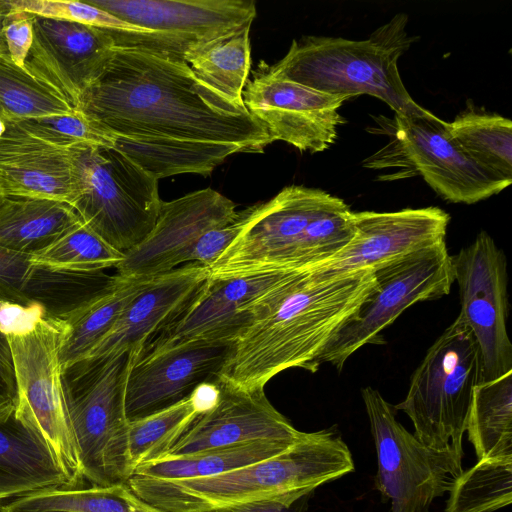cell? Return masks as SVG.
<instances>
[{
  "label": "cell",
  "mask_w": 512,
  "mask_h": 512,
  "mask_svg": "<svg viewBox=\"0 0 512 512\" xmlns=\"http://www.w3.org/2000/svg\"><path fill=\"white\" fill-rule=\"evenodd\" d=\"M250 28L196 43L184 55V62L201 81L238 103H244L242 93L251 67Z\"/></svg>",
  "instance_id": "f546056e"
},
{
  "label": "cell",
  "mask_w": 512,
  "mask_h": 512,
  "mask_svg": "<svg viewBox=\"0 0 512 512\" xmlns=\"http://www.w3.org/2000/svg\"><path fill=\"white\" fill-rule=\"evenodd\" d=\"M465 432L477 461H512V371L475 385Z\"/></svg>",
  "instance_id": "f1b7e54d"
},
{
  "label": "cell",
  "mask_w": 512,
  "mask_h": 512,
  "mask_svg": "<svg viewBox=\"0 0 512 512\" xmlns=\"http://www.w3.org/2000/svg\"><path fill=\"white\" fill-rule=\"evenodd\" d=\"M114 279L102 273L56 272L36 265L32 255L0 247V296L22 305H40L49 317L63 320Z\"/></svg>",
  "instance_id": "cb8c5ba5"
},
{
  "label": "cell",
  "mask_w": 512,
  "mask_h": 512,
  "mask_svg": "<svg viewBox=\"0 0 512 512\" xmlns=\"http://www.w3.org/2000/svg\"><path fill=\"white\" fill-rule=\"evenodd\" d=\"M80 220L66 202L0 195V247L36 255Z\"/></svg>",
  "instance_id": "4316f807"
},
{
  "label": "cell",
  "mask_w": 512,
  "mask_h": 512,
  "mask_svg": "<svg viewBox=\"0 0 512 512\" xmlns=\"http://www.w3.org/2000/svg\"><path fill=\"white\" fill-rule=\"evenodd\" d=\"M89 4L142 27L191 43L208 42L251 26L252 0H89Z\"/></svg>",
  "instance_id": "7402d4cb"
},
{
  "label": "cell",
  "mask_w": 512,
  "mask_h": 512,
  "mask_svg": "<svg viewBox=\"0 0 512 512\" xmlns=\"http://www.w3.org/2000/svg\"><path fill=\"white\" fill-rule=\"evenodd\" d=\"M236 340L196 339L136 356L129 370L125 411L129 422L187 399L201 384L217 382Z\"/></svg>",
  "instance_id": "4fadbf2b"
},
{
  "label": "cell",
  "mask_w": 512,
  "mask_h": 512,
  "mask_svg": "<svg viewBox=\"0 0 512 512\" xmlns=\"http://www.w3.org/2000/svg\"><path fill=\"white\" fill-rule=\"evenodd\" d=\"M403 18L397 15L366 40L304 36L293 40L280 61L264 68L274 77L326 94L377 97L399 116L426 115L429 111L412 99L398 69V59L409 47Z\"/></svg>",
  "instance_id": "277c9868"
},
{
  "label": "cell",
  "mask_w": 512,
  "mask_h": 512,
  "mask_svg": "<svg viewBox=\"0 0 512 512\" xmlns=\"http://www.w3.org/2000/svg\"><path fill=\"white\" fill-rule=\"evenodd\" d=\"M11 10V4L10 0H0V51L4 53L7 52V48L4 41L3 36V22L5 20V17Z\"/></svg>",
  "instance_id": "ee69618b"
},
{
  "label": "cell",
  "mask_w": 512,
  "mask_h": 512,
  "mask_svg": "<svg viewBox=\"0 0 512 512\" xmlns=\"http://www.w3.org/2000/svg\"><path fill=\"white\" fill-rule=\"evenodd\" d=\"M148 279L115 275L108 286L65 316L59 347L62 370L89 356Z\"/></svg>",
  "instance_id": "484cf974"
},
{
  "label": "cell",
  "mask_w": 512,
  "mask_h": 512,
  "mask_svg": "<svg viewBox=\"0 0 512 512\" xmlns=\"http://www.w3.org/2000/svg\"><path fill=\"white\" fill-rule=\"evenodd\" d=\"M5 131H6V123L0 119V138L3 136Z\"/></svg>",
  "instance_id": "f6af8a7d"
},
{
  "label": "cell",
  "mask_w": 512,
  "mask_h": 512,
  "mask_svg": "<svg viewBox=\"0 0 512 512\" xmlns=\"http://www.w3.org/2000/svg\"><path fill=\"white\" fill-rule=\"evenodd\" d=\"M25 67L52 84L75 108L110 61L115 43L106 30L38 17Z\"/></svg>",
  "instance_id": "ffe728a7"
},
{
  "label": "cell",
  "mask_w": 512,
  "mask_h": 512,
  "mask_svg": "<svg viewBox=\"0 0 512 512\" xmlns=\"http://www.w3.org/2000/svg\"><path fill=\"white\" fill-rule=\"evenodd\" d=\"M396 149L442 198L473 204L509 185L496 180L471 160L448 131V122L432 112L415 117L396 115Z\"/></svg>",
  "instance_id": "2e32d148"
},
{
  "label": "cell",
  "mask_w": 512,
  "mask_h": 512,
  "mask_svg": "<svg viewBox=\"0 0 512 512\" xmlns=\"http://www.w3.org/2000/svg\"><path fill=\"white\" fill-rule=\"evenodd\" d=\"M237 216L236 205L212 188L162 201L154 228L138 246L124 253L116 266L117 275L151 278L194 263L202 236Z\"/></svg>",
  "instance_id": "5bb4252c"
},
{
  "label": "cell",
  "mask_w": 512,
  "mask_h": 512,
  "mask_svg": "<svg viewBox=\"0 0 512 512\" xmlns=\"http://www.w3.org/2000/svg\"><path fill=\"white\" fill-rule=\"evenodd\" d=\"M263 67L244 87L247 110L266 126L273 141L312 153L328 149L344 122L338 109L347 99L274 77Z\"/></svg>",
  "instance_id": "9a60e30c"
},
{
  "label": "cell",
  "mask_w": 512,
  "mask_h": 512,
  "mask_svg": "<svg viewBox=\"0 0 512 512\" xmlns=\"http://www.w3.org/2000/svg\"><path fill=\"white\" fill-rule=\"evenodd\" d=\"M11 7L32 15L88 25L106 31L145 33L144 29L81 1L10 0Z\"/></svg>",
  "instance_id": "74e56055"
},
{
  "label": "cell",
  "mask_w": 512,
  "mask_h": 512,
  "mask_svg": "<svg viewBox=\"0 0 512 512\" xmlns=\"http://www.w3.org/2000/svg\"><path fill=\"white\" fill-rule=\"evenodd\" d=\"M46 315L47 312L40 305L26 306L0 299V330L5 336L32 327Z\"/></svg>",
  "instance_id": "60d3db41"
},
{
  "label": "cell",
  "mask_w": 512,
  "mask_h": 512,
  "mask_svg": "<svg viewBox=\"0 0 512 512\" xmlns=\"http://www.w3.org/2000/svg\"><path fill=\"white\" fill-rule=\"evenodd\" d=\"M352 471L351 451L333 426L305 432L278 455L214 476L184 480L131 476L127 484L139 498L165 512H208L264 500L292 504Z\"/></svg>",
  "instance_id": "3957f363"
},
{
  "label": "cell",
  "mask_w": 512,
  "mask_h": 512,
  "mask_svg": "<svg viewBox=\"0 0 512 512\" xmlns=\"http://www.w3.org/2000/svg\"><path fill=\"white\" fill-rule=\"evenodd\" d=\"M217 382L199 385L185 400L129 422L128 457L131 476L141 465L160 458L201 414L215 406Z\"/></svg>",
  "instance_id": "83f0119b"
},
{
  "label": "cell",
  "mask_w": 512,
  "mask_h": 512,
  "mask_svg": "<svg viewBox=\"0 0 512 512\" xmlns=\"http://www.w3.org/2000/svg\"><path fill=\"white\" fill-rule=\"evenodd\" d=\"M452 139L496 180L512 183V122L498 114L464 111L448 122Z\"/></svg>",
  "instance_id": "d6a6232c"
},
{
  "label": "cell",
  "mask_w": 512,
  "mask_h": 512,
  "mask_svg": "<svg viewBox=\"0 0 512 512\" xmlns=\"http://www.w3.org/2000/svg\"><path fill=\"white\" fill-rule=\"evenodd\" d=\"M34 15L13 9L3 22V36L11 60L20 67H25L32 47Z\"/></svg>",
  "instance_id": "ab89813d"
},
{
  "label": "cell",
  "mask_w": 512,
  "mask_h": 512,
  "mask_svg": "<svg viewBox=\"0 0 512 512\" xmlns=\"http://www.w3.org/2000/svg\"><path fill=\"white\" fill-rule=\"evenodd\" d=\"M377 452L375 487L391 512H428L464 471L462 461L424 445L396 420V410L370 386L361 390Z\"/></svg>",
  "instance_id": "9c48e42d"
},
{
  "label": "cell",
  "mask_w": 512,
  "mask_h": 512,
  "mask_svg": "<svg viewBox=\"0 0 512 512\" xmlns=\"http://www.w3.org/2000/svg\"><path fill=\"white\" fill-rule=\"evenodd\" d=\"M0 53H3V54H8V53H4V52H2V51H0Z\"/></svg>",
  "instance_id": "bcb514c9"
},
{
  "label": "cell",
  "mask_w": 512,
  "mask_h": 512,
  "mask_svg": "<svg viewBox=\"0 0 512 512\" xmlns=\"http://www.w3.org/2000/svg\"><path fill=\"white\" fill-rule=\"evenodd\" d=\"M27 130L56 145L71 148L78 144L114 148V140L100 125L82 112L17 121Z\"/></svg>",
  "instance_id": "f35d334b"
},
{
  "label": "cell",
  "mask_w": 512,
  "mask_h": 512,
  "mask_svg": "<svg viewBox=\"0 0 512 512\" xmlns=\"http://www.w3.org/2000/svg\"><path fill=\"white\" fill-rule=\"evenodd\" d=\"M298 271L227 279L209 277L195 301L141 350L156 351L196 339L237 340L260 300Z\"/></svg>",
  "instance_id": "d6986e66"
},
{
  "label": "cell",
  "mask_w": 512,
  "mask_h": 512,
  "mask_svg": "<svg viewBox=\"0 0 512 512\" xmlns=\"http://www.w3.org/2000/svg\"><path fill=\"white\" fill-rule=\"evenodd\" d=\"M137 355L130 351L83 360L62 370L82 474L92 486L127 483L131 477L125 391Z\"/></svg>",
  "instance_id": "5b68a950"
},
{
  "label": "cell",
  "mask_w": 512,
  "mask_h": 512,
  "mask_svg": "<svg viewBox=\"0 0 512 512\" xmlns=\"http://www.w3.org/2000/svg\"><path fill=\"white\" fill-rule=\"evenodd\" d=\"M75 109L158 180L209 176L227 157L274 142L244 103L201 81L184 61L142 49L116 47Z\"/></svg>",
  "instance_id": "6da1fadb"
},
{
  "label": "cell",
  "mask_w": 512,
  "mask_h": 512,
  "mask_svg": "<svg viewBox=\"0 0 512 512\" xmlns=\"http://www.w3.org/2000/svg\"><path fill=\"white\" fill-rule=\"evenodd\" d=\"M217 383L215 406L198 416L157 460L257 441L295 443L304 435L270 403L264 389L240 388L221 379Z\"/></svg>",
  "instance_id": "ac0fdd59"
},
{
  "label": "cell",
  "mask_w": 512,
  "mask_h": 512,
  "mask_svg": "<svg viewBox=\"0 0 512 512\" xmlns=\"http://www.w3.org/2000/svg\"><path fill=\"white\" fill-rule=\"evenodd\" d=\"M75 108L47 80L0 53V119L14 122L70 115Z\"/></svg>",
  "instance_id": "836d02e7"
},
{
  "label": "cell",
  "mask_w": 512,
  "mask_h": 512,
  "mask_svg": "<svg viewBox=\"0 0 512 512\" xmlns=\"http://www.w3.org/2000/svg\"><path fill=\"white\" fill-rule=\"evenodd\" d=\"M375 287L371 270L297 272L260 300L219 379L240 388L264 389L287 369L316 372L325 347Z\"/></svg>",
  "instance_id": "7a4b0ae2"
},
{
  "label": "cell",
  "mask_w": 512,
  "mask_h": 512,
  "mask_svg": "<svg viewBox=\"0 0 512 512\" xmlns=\"http://www.w3.org/2000/svg\"><path fill=\"white\" fill-rule=\"evenodd\" d=\"M459 287V316L473 333L479 350L480 380L488 382L512 371V343L507 331L508 274L504 252L485 231L452 256Z\"/></svg>",
  "instance_id": "8fae6325"
},
{
  "label": "cell",
  "mask_w": 512,
  "mask_h": 512,
  "mask_svg": "<svg viewBox=\"0 0 512 512\" xmlns=\"http://www.w3.org/2000/svg\"><path fill=\"white\" fill-rule=\"evenodd\" d=\"M209 279V270L188 263L148 279L127 303L109 333L85 360L125 352L138 354L175 321L198 297Z\"/></svg>",
  "instance_id": "44dd1931"
},
{
  "label": "cell",
  "mask_w": 512,
  "mask_h": 512,
  "mask_svg": "<svg viewBox=\"0 0 512 512\" xmlns=\"http://www.w3.org/2000/svg\"><path fill=\"white\" fill-rule=\"evenodd\" d=\"M62 487L71 485L45 440L15 405L0 407V502Z\"/></svg>",
  "instance_id": "d4e9b609"
},
{
  "label": "cell",
  "mask_w": 512,
  "mask_h": 512,
  "mask_svg": "<svg viewBox=\"0 0 512 512\" xmlns=\"http://www.w3.org/2000/svg\"><path fill=\"white\" fill-rule=\"evenodd\" d=\"M117 251L81 220L48 248L33 255L32 261L56 272L75 274L102 273L123 260Z\"/></svg>",
  "instance_id": "d590c367"
},
{
  "label": "cell",
  "mask_w": 512,
  "mask_h": 512,
  "mask_svg": "<svg viewBox=\"0 0 512 512\" xmlns=\"http://www.w3.org/2000/svg\"><path fill=\"white\" fill-rule=\"evenodd\" d=\"M71 157L81 221L119 252L138 246L158 217V179L115 148L78 144Z\"/></svg>",
  "instance_id": "52a82bcc"
},
{
  "label": "cell",
  "mask_w": 512,
  "mask_h": 512,
  "mask_svg": "<svg viewBox=\"0 0 512 512\" xmlns=\"http://www.w3.org/2000/svg\"><path fill=\"white\" fill-rule=\"evenodd\" d=\"M297 442V441H296ZM294 443L257 441L161 459L139 466L132 476L184 480L214 476L273 457Z\"/></svg>",
  "instance_id": "1f68e13d"
},
{
  "label": "cell",
  "mask_w": 512,
  "mask_h": 512,
  "mask_svg": "<svg viewBox=\"0 0 512 512\" xmlns=\"http://www.w3.org/2000/svg\"><path fill=\"white\" fill-rule=\"evenodd\" d=\"M353 240L341 252L305 271L325 275L375 271L445 241L450 216L438 207L394 212H352Z\"/></svg>",
  "instance_id": "e0dca14e"
},
{
  "label": "cell",
  "mask_w": 512,
  "mask_h": 512,
  "mask_svg": "<svg viewBox=\"0 0 512 512\" xmlns=\"http://www.w3.org/2000/svg\"><path fill=\"white\" fill-rule=\"evenodd\" d=\"M5 123L0 138V195L52 199L72 206L76 178L71 148L47 141L17 121Z\"/></svg>",
  "instance_id": "603a6c76"
},
{
  "label": "cell",
  "mask_w": 512,
  "mask_h": 512,
  "mask_svg": "<svg viewBox=\"0 0 512 512\" xmlns=\"http://www.w3.org/2000/svg\"><path fill=\"white\" fill-rule=\"evenodd\" d=\"M445 512H494L512 502V461H477L450 489Z\"/></svg>",
  "instance_id": "8d00e7d4"
},
{
  "label": "cell",
  "mask_w": 512,
  "mask_h": 512,
  "mask_svg": "<svg viewBox=\"0 0 512 512\" xmlns=\"http://www.w3.org/2000/svg\"><path fill=\"white\" fill-rule=\"evenodd\" d=\"M342 199L316 188L291 185L261 202L249 224L208 268L212 279L260 275L279 262L305 228Z\"/></svg>",
  "instance_id": "7c38bea8"
},
{
  "label": "cell",
  "mask_w": 512,
  "mask_h": 512,
  "mask_svg": "<svg viewBox=\"0 0 512 512\" xmlns=\"http://www.w3.org/2000/svg\"><path fill=\"white\" fill-rule=\"evenodd\" d=\"M63 327V320L46 315L6 337L15 373L16 412L45 440L71 487L78 488L85 479L64 397L59 361Z\"/></svg>",
  "instance_id": "ba28073f"
},
{
  "label": "cell",
  "mask_w": 512,
  "mask_h": 512,
  "mask_svg": "<svg viewBox=\"0 0 512 512\" xmlns=\"http://www.w3.org/2000/svg\"><path fill=\"white\" fill-rule=\"evenodd\" d=\"M374 274L375 289L325 347L320 365L330 363L341 371L357 350L382 343V331L407 308L448 295L455 282L452 255L445 241L381 267Z\"/></svg>",
  "instance_id": "30bf717a"
},
{
  "label": "cell",
  "mask_w": 512,
  "mask_h": 512,
  "mask_svg": "<svg viewBox=\"0 0 512 512\" xmlns=\"http://www.w3.org/2000/svg\"><path fill=\"white\" fill-rule=\"evenodd\" d=\"M479 380L478 345L458 315L427 350L405 398L393 407L408 415L424 445L462 461L467 415Z\"/></svg>",
  "instance_id": "8992f818"
},
{
  "label": "cell",
  "mask_w": 512,
  "mask_h": 512,
  "mask_svg": "<svg viewBox=\"0 0 512 512\" xmlns=\"http://www.w3.org/2000/svg\"><path fill=\"white\" fill-rule=\"evenodd\" d=\"M0 299L4 298L0 296ZM16 396V381L11 350L7 337L0 330V407L15 405Z\"/></svg>",
  "instance_id": "b9f144b4"
},
{
  "label": "cell",
  "mask_w": 512,
  "mask_h": 512,
  "mask_svg": "<svg viewBox=\"0 0 512 512\" xmlns=\"http://www.w3.org/2000/svg\"><path fill=\"white\" fill-rule=\"evenodd\" d=\"M0 512H165L139 498L127 483L42 490L0 505Z\"/></svg>",
  "instance_id": "4dcf8cb0"
},
{
  "label": "cell",
  "mask_w": 512,
  "mask_h": 512,
  "mask_svg": "<svg viewBox=\"0 0 512 512\" xmlns=\"http://www.w3.org/2000/svg\"><path fill=\"white\" fill-rule=\"evenodd\" d=\"M313 493L304 495L292 504H287L277 500H264L229 506L208 512H307L309 506L308 503Z\"/></svg>",
  "instance_id": "7bdbcfd3"
},
{
  "label": "cell",
  "mask_w": 512,
  "mask_h": 512,
  "mask_svg": "<svg viewBox=\"0 0 512 512\" xmlns=\"http://www.w3.org/2000/svg\"><path fill=\"white\" fill-rule=\"evenodd\" d=\"M355 236L352 211L342 200L315 218L285 253L278 271H305L341 252Z\"/></svg>",
  "instance_id": "e575fe53"
}]
</instances>
